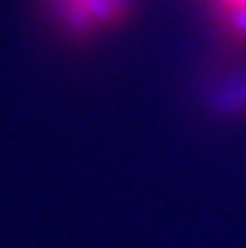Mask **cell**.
I'll use <instances>...</instances> for the list:
<instances>
[{"label": "cell", "mask_w": 246, "mask_h": 248, "mask_svg": "<svg viewBox=\"0 0 246 248\" xmlns=\"http://www.w3.org/2000/svg\"><path fill=\"white\" fill-rule=\"evenodd\" d=\"M214 105L222 113L246 111V77L229 81V85H222L220 92L214 96Z\"/></svg>", "instance_id": "3"}, {"label": "cell", "mask_w": 246, "mask_h": 248, "mask_svg": "<svg viewBox=\"0 0 246 248\" xmlns=\"http://www.w3.org/2000/svg\"><path fill=\"white\" fill-rule=\"evenodd\" d=\"M39 9L61 39L81 46L122 29L138 11V0H39Z\"/></svg>", "instance_id": "1"}, {"label": "cell", "mask_w": 246, "mask_h": 248, "mask_svg": "<svg viewBox=\"0 0 246 248\" xmlns=\"http://www.w3.org/2000/svg\"><path fill=\"white\" fill-rule=\"evenodd\" d=\"M216 29L233 46H246V0H207Z\"/></svg>", "instance_id": "2"}]
</instances>
